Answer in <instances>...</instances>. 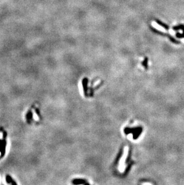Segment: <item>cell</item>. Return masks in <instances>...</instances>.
<instances>
[{"mask_svg": "<svg viewBox=\"0 0 184 185\" xmlns=\"http://www.w3.org/2000/svg\"><path fill=\"white\" fill-rule=\"evenodd\" d=\"M10 147H11V144H10V141L9 140H8L7 143L6 144V154H8V153L9 152L10 150Z\"/></svg>", "mask_w": 184, "mask_h": 185, "instance_id": "5", "label": "cell"}, {"mask_svg": "<svg viewBox=\"0 0 184 185\" xmlns=\"http://www.w3.org/2000/svg\"><path fill=\"white\" fill-rule=\"evenodd\" d=\"M176 37L178 38H184V34H181V33H176Z\"/></svg>", "mask_w": 184, "mask_h": 185, "instance_id": "7", "label": "cell"}, {"mask_svg": "<svg viewBox=\"0 0 184 185\" xmlns=\"http://www.w3.org/2000/svg\"><path fill=\"white\" fill-rule=\"evenodd\" d=\"M131 165V159L130 156L129 147L125 146V149L121 151L115 162V172L117 174H125L128 169Z\"/></svg>", "mask_w": 184, "mask_h": 185, "instance_id": "1", "label": "cell"}, {"mask_svg": "<svg viewBox=\"0 0 184 185\" xmlns=\"http://www.w3.org/2000/svg\"><path fill=\"white\" fill-rule=\"evenodd\" d=\"M151 29H152V30L154 32V33H157V34H159V35H161L166 36V37H167V38L170 40V41H171V42H172L173 43L176 44V45H179V44L181 43V42H180L179 41H178V40H176L175 38H174V37H173L170 34H166V33H162V31H158V30H157V29H155V28H151Z\"/></svg>", "mask_w": 184, "mask_h": 185, "instance_id": "2", "label": "cell"}, {"mask_svg": "<svg viewBox=\"0 0 184 185\" xmlns=\"http://www.w3.org/2000/svg\"><path fill=\"white\" fill-rule=\"evenodd\" d=\"M172 29L175 31H178L179 30H182L183 31V34H184V24H179L178 26H173Z\"/></svg>", "mask_w": 184, "mask_h": 185, "instance_id": "4", "label": "cell"}, {"mask_svg": "<svg viewBox=\"0 0 184 185\" xmlns=\"http://www.w3.org/2000/svg\"><path fill=\"white\" fill-rule=\"evenodd\" d=\"M1 181H2V178H1V175H0V183H1Z\"/></svg>", "mask_w": 184, "mask_h": 185, "instance_id": "10", "label": "cell"}, {"mask_svg": "<svg viewBox=\"0 0 184 185\" xmlns=\"http://www.w3.org/2000/svg\"><path fill=\"white\" fill-rule=\"evenodd\" d=\"M155 22H156L158 24V25H160V26H162V28H164L165 29H166V30H169V29H170V27H169V26L167 25V24L164 23L162 22V21H160V20H158V19H155Z\"/></svg>", "mask_w": 184, "mask_h": 185, "instance_id": "3", "label": "cell"}, {"mask_svg": "<svg viewBox=\"0 0 184 185\" xmlns=\"http://www.w3.org/2000/svg\"><path fill=\"white\" fill-rule=\"evenodd\" d=\"M1 151H0V156H1Z\"/></svg>", "mask_w": 184, "mask_h": 185, "instance_id": "11", "label": "cell"}, {"mask_svg": "<svg viewBox=\"0 0 184 185\" xmlns=\"http://www.w3.org/2000/svg\"><path fill=\"white\" fill-rule=\"evenodd\" d=\"M33 118L35 120H36V121H38V120H39L38 116L37 115V114L35 112H33Z\"/></svg>", "mask_w": 184, "mask_h": 185, "instance_id": "6", "label": "cell"}, {"mask_svg": "<svg viewBox=\"0 0 184 185\" xmlns=\"http://www.w3.org/2000/svg\"><path fill=\"white\" fill-rule=\"evenodd\" d=\"M3 138V134L2 132H0V139H2Z\"/></svg>", "mask_w": 184, "mask_h": 185, "instance_id": "9", "label": "cell"}, {"mask_svg": "<svg viewBox=\"0 0 184 185\" xmlns=\"http://www.w3.org/2000/svg\"><path fill=\"white\" fill-rule=\"evenodd\" d=\"M147 62H148V58H145L144 59V61H143V62L142 63V65L146 67L147 66Z\"/></svg>", "mask_w": 184, "mask_h": 185, "instance_id": "8", "label": "cell"}]
</instances>
